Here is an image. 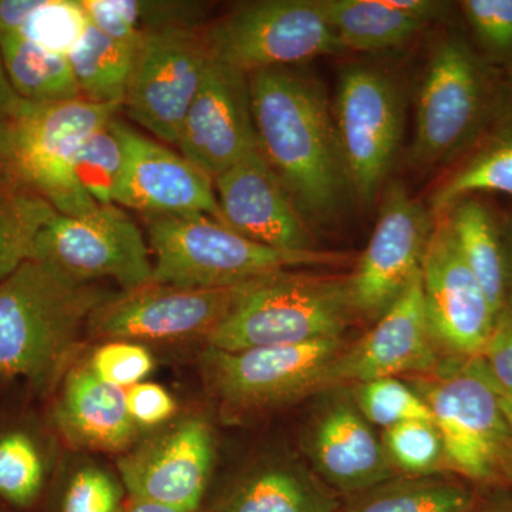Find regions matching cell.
<instances>
[{"mask_svg": "<svg viewBox=\"0 0 512 512\" xmlns=\"http://www.w3.org/2000/svg\"><path fill=\"white\" fill-rule=\"evenodd\" d=\"M248 77L266 163L309 227L338 221L352 198L322 84L299 67L259 70Z\"/></svg>", "mask_w": 512, "mask_h": 512, "instance_id": "6da1fadb", "label": "cell"}, {"mask_svg": "<svg viewBox=\"0 0 512 512\" xmlns=\"http://www.w3.org/2000/svg\"><path fill=\"white\" fill-rule=\"evenodd\" d=\"M114 295L37 259L0 281V389L49 392L80 330Z\"/></svg>", "mask_w": 512, "mask_h": 512, "instance_id": "7a4b0ae2", "label": "cell"}, {"mask_svg": "<svg viewBox=\"0 0 512 512\" xmlns=\"http://www.w3.org/2000/svg\"><path fill=\"white\" fill-rule=\"evenodd\" d=\"M153 282L185 289L228 288L299 266H335L339 252L284 251L245 238L208 215L144 218Z\"/></svg>", "mask_w": 512, "mask_h": 512, "instance_id": "3957f363", "label": "cell"}, {"mask_svg": "<svg viewBox=\"0 0 512 512\" xmlns=\"http://www.w3.org/2000/svg\"><path fill=\"white\" fill-rule=\"evenodd\" d=\"M120 110L83 99L29 103L18 116L0 121V177L59 214L79 217L97 210L100 205L77 183L74 157L83 141Z\"/></svg>", "mask_w": 512, "mask_h": 512, "instance_id": "277c9868", "label": "cell"}, {"mask_svg": "<svg viewBox=\"0 0 512 512\" xmlns=\"http://www.w3.org/2000/svg\"><path fill=\"white\" fill-rule=\"evenodd\" d=\"M356 316L349 275L282 271L252 282L205 343L239 352L340 339Z\"/></svg>", "mask_w": 512, "mask_h": 512, "instance_id": "5b68a950", "label": "cell"}, {"mask_svg": "<svg viewBox=\"0 0 512 512\" xmlns=\"http://www.w3.org/2000/svg\"><path fill=\"white\" fill-rule=\"evenodd\" d=\"M500 77L501 70L478 53L466 30L444 33L417 92L412 164L431 170L463 157L483 130Z\"/></svg>", "mask_w": 512, "mask_h": 512, "instance_id": "8992f818", "label": "cell"}, {"mask_svg": "<svg viewBox=\"0 0 512 512\" xmlns=\"http://www.w3.org/2000/svg\"><path fill=\"white\" fill-rule=\"evenodd\" d=\"M437 372L417 393L443 437L448 468L476 487H512V427L477 357Z\"/></svg>", "mask_w": 512, "mask_h": 512, "instance_id": "52a82bcc", "label": "cell"}, {"mask_svg": "<svg viewBox=\"0 0 512 512\" xmlns=\"http://www.w3.org/2000/svg\"><path fill=\"white\" fill-rule=\"evenodd\" d=\"M202 36L212 62L247 74L346 53L320 0L245 3L211 20Z\"/></svg>", "mask_w": 512, "mask_h": 512, "instance_id": "ba28073f", "label": "cell"}, {"mask_svg": "<svg viewBox=\"0 0 512 512\" xmlns=\"http://www.w3.org/2000/svg\"><path fill=\"white\" fill-rule=\"evenodd\" d=\"M332 111L350 198L370 208L382 195L402 144L403 87L383 67L352 64L340 74Z\"/></svg>", "mask_w": 512, "mask_h": 512, "instance_id": "9c48e42d", "label": "cell"}, {"mask_svg": "<svg viewBox=\"0 0 512 512\" xmlns=\"http://www.w3.org/2000/svg\"><path fill=\"white\" fill-rule=\"evenodd\" d=\"M345 348L342 338L225 352L207 348L204 372L234 416L261 413L320 392L323 373Z\"/></svg>", "mask_w": 512, "mask_h": 512, "instance_id": "30bf717a", "label": "cell"}, {"mask_svg": "<svg viewBox=\"0 0 512 512\" xmlns=\"http://www.w3.org/2000/svg\"><path fill=\"white\" fill-rule=\"evenodd\" d=\"M80 282L109 278L123 291L153 282V256L133 218L119 205L72 217L55 212L36 238L35 258Z\"/></svg>", "mask_w": 512, "mask_h": 512, "instance_id": "8fae6325", "label": "cell"}, {"mask_svg": "<svg viewBox=\"0 0 512 512\" xmlns=\"http://www.w3.org/2000/svg\"><path fill=\"white\" fill-rule=\"evenodd\" d=\"M252 282L212 289L175 288L150 282L116 293L93 313L87 328L94 338L106 342H207Z\"/></svg>", "mask_w": 512, "mask_h": 512, "instance_id": "7c38bea8", "label": "cell"}, {"mask_svg": "<svg viewBox=\"0 0 512 512\" xmlns=\"http://www.w3.org/2000/svg\"><path fill=\"white\" fill-rule=\"evenodd\" d=\"M211 62L202 29L141 37L134 50L123 109L154 137L177 144Z\"/></svg>", "mask_w": 512, "mask_h": 512, "instance_id": "4fadbf2b", "label": "cell"}, {"mask_svg": "<svg viewBox=\"0 0 512 512\" xmlns=\"http://www.w3.org/2000/svg\"><path fill=\"white\" fill-rule=\"evenodd\" d=\"M369 244L349 275L357 315L379 319L421 271L436 217L402 181L386 184Z\"/></svg>", "mask_w": 512, "mask_h": 512, "instance_id": "5bb4252c", "label": "cell"}, {"mask_svg": "<svg viewBox=\"0 0 512 512\" xmlns=\"http://www.w3.org/2000/svg\"><path fill=\"white\" fill-rule=\"evenodd\" d=\"M424 311L439 352L453 360H470L483 352L495 322L487 296L461 258L444 215L421 264Z\"/></svg>", "mask_w": 512, "mask_h": 512, "instance_id": "9a60e30c", "label": "cell"}, {"mask_svg": "<svg viewBox=\"0 0 512 512\" xmlns=\"http://www.w3.org/2000/svg\"><path fill=\"white\" fill-rule=\"evenodd\" d=\"M214 453L210 424L190 417L121 457V480L131 498L197 512L210 483Z\"/></svg>", "mask_w": 512, "mask_h": 512, "instance_id": "2e32d148", "label": "cell"}, {"mask_svg": "<svg viewBox=\"0 0 512 512\" xmlns=\"http://www.w3.org/2000/svg\"><path fill=\"white\" fill-rule=\"evenodd\" d=\"M440 352L424 311L421 271L362 339L343 348L323 373L320 392L406 373L439 370Z\"/></svg>", "mask_w": 512, "mask_h": 512, "instance_id": "e0dca14e", "label": "cell"}, {"mask_svg": "<svg viewBox=\"0 0 512 512\" xmlns=\"http://www.w3.org/2000/svg\"><path fill=\"white\" fill-rule=\"evenodd\" d=\"M175 146L212 180L259 150L248 74L211 62Z\"/></svg>", "mask_w": 512, "mask_h": 512, "instance_id": "ac0fdd59", "label": "cell"}, {"mask_svg": "<svg viewBox=\"0 0 512 512\" xmlns=\"http://www.w3.org/2000/svg\"><path fill=\"white\" fill-rule=\"evenodd\" d=\"M126 164L114 204L143 218L208 215L221 221L214 180L183 154L123 123Z\"/></svg>", "mask_w": 512, "mask_h": 512, "instance_id": "d6986e66", "label": "cell"}, {"mask_svg": "<svg viewBox=\"0 0 512 512\" xmlns=\"http://www.w3.org/2000/svg\"><path fill=\"white\" fill-rule=\"evenodd\" d=\"M221 221L245 238L284 251H316L308 222L296 210L261 150L214 180Z\"/></svg>", "mask_w": 512, "mask_h": 512, "instance_id": "ffe728a7", "label": "cell"}, {"mask_svg": "<svg viewBox=\"0 0 512 512\" xmlns=\"http://www.w3.org/2000/svg\"><path fill=\"white\" fill-rule=\"evenodd\" d=\"M309 456L323 483L352 498L396 477L382 440L348 402L332 404L309 434Z\"/></svg>", "mask_w": 512, "mask_h": 512, "instance_id": "44dd1931", "label": "cell"}, {"mask_svg": "<svg viewBox=\"0 0 512 512\" xmlns=\"http://www.w3.org/2000/svg\"><path fill=\"white\" fill-rule=\"evenodd\" d=\"M474 194L512 197V67L501 70L483 130L437 185L430 211L439 217L460 198Z\"/></svg>", "mask_w": 512, "mask_h": 512, "instance_id": "7402d4cb", "label": "cell"}, {"mask_svg": "<svg viewBox=\"0 0 512 512\" xmlns=\"http://www.w3.org/2000/svg\"><path fill=\"white\" fill-rule=\"evenodd\" d=\"M52 420L74 446L99 451L124 450L136 439L126 390L103 382L89 365L73 367L64 377Z\"/></svg>", "mask_w": 512, "mask_h": 512, "instance_id": "603a6c76", "label": "cell"}, {"mask_svg": "<svg viewBox=\"0 0 512 512\" xmlns=\"http://www.w3.org/2000/svg\"><path fill=\"white\" fill-rule=\"evenodd\" d=\"M488 197L467 195L441 215L446 217L461 258L476 276L497 318L508 302L507 251L504 211Z\"/></svg>", "mask_w": 512, "mask_h": 512, "instance_id": "cb8c5ba5", "label": "cell"}, {"mask_svg": "<svg viewBox=\"0 0 512 512\" xmlns=\"http://www.w3.org/2000/svg\"><path fill=\"white\" fill-rule=\"evenodd\" d=\"M340 495L303 467L275 464L242 478L212 512H340Z\"/></svg>", "mask_w": 512, "mask_h": 512, "instance_id": "d4e9b609", "label": "cell"}, {"mask_svg": "<svg viewBox=\"0 0 512 512\" xmlns=\"http://www.w3.org/2000/svg\"><path fill=\"white\" fill-rule=\"evenodd\" d=\"M90 22L101 32L136 46L141 37L171 30H200L211 6L191 0H82Z\"/></svg>", "mask_w": 512, "mask_h": 512, "instance_id": "484cf974", "label": "cell"}, {"mask_svg": "<svg viewBox=\"0 0 512 512\" xmlns=\"http://www.w3.org/2000/svg\"><path fill=\"white\" fill-rule=\"evenodd\" d=\"M346 52L376 53L412 42L427 23L394 8L389 0H320Z\"/></svg>", "mask_w": 512, "mask_h": 512, "instance_id": "4316f807", "label": "cell"}, {"mask_svg": "<svg viewBox=\"0 0 512 512\" xmlns=\"http://www.w3.org/2000/svg\"><path fill=\"white\" fill-rule=\"evenodd\" d=\"M480 495L476 485L439 474L394 477L349 498L340 512H471Z\"/></svg>", "mask_w": 512, "mask_h": 512, "instance_id": "83f0119b", "label": "cell"}, {"mask_svg": "<svg viewBox=\"0 0 512 512\" xmlns=\"http://www.w3.org/2000/svg\"><path fill=\"white\" fill-rule=\"evenodd\" d=\"M0 52L20 99L32 104L82 99L67 56L50 52L18 32L0 33Z\"/></svg>", "mask_w": 512, "mask_h": 512, "instance_id": "f1b7e54d", "label": "cell"}, {"mask_svg": "<svg viewBox=\"0 0 512 512\" xmlns=\"http://www.w3.org/2000/svg\"><path fill=\"white\" fill-rule=\"evenodd\" d=\"M134 50L136 46L113 39L90 22L67 56L82 99L123 109Z\"/></svg>", "mask_w": 512, "mask_h": 512, "instance_id": "f546056e", "label": "cell"}, {"mask_svg": "<svg viewBox=\"0 0 512 512\" xmlns=\"http://www.w3.org/2000/svg\"><path fill=\"white\" fill-rule=\"evenodd\" d=\"M47 478L45 447L26 424L0 429V500L28 510L39 501Z\"/></svg>", "mask_w": 512, "mask_h": 512, "instance_id": "4dcf8cb0", "label": "cell"}, {"mask_svg": "<svg viewBox=\"0 0 512 512\" xmlns=\"http://www.w3.org/2000/svg\"><path fill=\"white\" fill-rule=\"evenodd\" d=\"M55 212L42 198L0 177V281L35 258L37 235Z\"/></svg>", "mask_w": 512, "mask_h": 512, "instance_id": "1f68e13d", "label": "cell"}, {"mask_svg": "<svg viewBox=\"0 0 512 512\" xmlns=\"http://www.w3.org/2000/svg\"><path fill=\"white\" fill-rule=\"evenodd\" d=\"M126 164L123 121L114 117L83 141L74 157L77 183L97 205L114 204Z\"/></svg>", "mask_w": 512, "mask_h": 512, "instance_id": "d6a6232c", "label": "cell"}, {"mask_svg": "<svg viewBox=\"0 0 512 512\" xmlns=\"http://www.w3.org/2000/svg\"><path fill=\"white\" fill-rule=\"evenodd\" d=\"M382 443L394 470L406 476H434L448 468L443 437L434 421L397 424L384 430Z\"/></svg>", "mask_w": 512, "mask_h": 512, "instance_id": "836d02e7", "label": "cell"}, {"mask_svg": "<svg viewBox=\"0 0 512 512\" xmlns=\"http://www.w3.org/2000/svg\"><path fill=\"white\" fill-rule=\"evenodd\" d=\"M457 10L478 53L495 69H511L512 0H461Z\"/></svg>", "mask_w": 512, "mask_h": 512, "instance_id": "e575fe53", "label": "cell"}, {"mask_svg": "<svg viewBox=\"0 0 512 512\" xmlns=\"http://www.w3.org/2000/svg\"><path fill=\"white\" fill-rule=\"evenodd\" d=\"M353 400L356 409L369 423L383 427L384 430L406 421H434L423 397L397 377H383L356 384Z\"/></svg>", "mask_w": 512, "mask_h": 512, "instance_id": "d590c367", "label": "cell"}, {"mask_svg": "<svg viewBox=\"0 0 512 512\" xmlns=\"http://www.w3.org/2000/svg\"><path fill=\"white\" fill-rule=\"evenodd\" d=\"M89 25L82 0H39L18 33L50 52L69 56Z\"/></svg>", "mask_w": 512, "mask_h": 512, "instance_id": "8d00e7d4", "label": "cell"}, {"mask_svg": "<svg viewBox=\"0 0 512 512\" xmlns=\"http://www.w3.org/2000/svg\"><path fill=\"white\" fill-rule=\"evenodd\" d=\"M89 366L103 382L128 390L150 375L154 357L141 343L111 340L93 353Z\"/></svg>", "mask_w": 512, "mask_h": 512, "instance_id": "74e56055", "label": "cell"}, {"mask_svg": "<svg viewBox=\"0 0 512 512\" xmlns=\"http://www.w3.org/2000/svg\"><path fill=\"white\" fill-rule=\"evenodd\" d=\"M123 488L103 468L86 466L74 471L60 501V512H121Z\"/></svg>", "mask_w": 512, "mask_h": 512, "instance_id": "f35d334b", "label": "cell"}, {"mask_svg": "<svg viewBox=\"0 0 512 512\" xmlns=\"http://www.w3.org/2000/svg\"><path fill=\"white\" fill-rule=\"evenodd\" d=\"M485 376L498 393L512 390V302L495 318L493 332L481 355L477 357Z\"/></svg>", "mask_w": 512, "mask_h": 512, "instance_id": "ab89813d", "label": "cell"}, {"mask_svg": "<svg viewBox=\"0 0 512 512\" xmlns=\"http://www.w3.org/2000/svg\"><path fill=\"white\" fill-rule=\"evenodd\" d=\"M131 420L137 427H157L173 419L177 403L163 386L141 382L126 390Z\"/></svg>", "mask_w": 512, "mask_h": 512, "instance_id": "60d3db41", "label": "cell"}, {"mask_svg": "<svg viewBox=\"0 0 512 512\" xmlns=\"http://www.w3.org/2000/svg\"><path fill=\"white\" fill-rule=\"evenodd\" d=\"M39 0H0V33L19 32Z\"/></svg>", "mask_w": 512, "mask_h": 512, "instance_id": "b9f144b4", "label": "cell"}, {"mask_svg": "<svg viewBox=\"0 0 512 512\" xmlns=\"http://www.w3.org/2000/svg\"><path fill=\"white\" fill-rule=\"evenodd\" d=\"M28 101L20 99L15 92L6 73L3 63L2 52H0V121L12 119L18 116L28 107Z\"/></svg>", "mask_w": 512, "mask_h": 512, "instance_id": "7bdbcfd3", "label": "cell"}, {"mask_svg": "<svg viewBox=\"0 0 512 512\" xmlns=\"http://www.w3.org/2000/svg\"><path fill=\"white\" fill-rule=\"evenodd\" d=\"M471 512H512V487L485 488Z\"/></svg>", "mask_w": 512, "mask_h": 512, "instance_id": "ee69618b", "label": "cell"}, {"mask_svg": "<svg viewBox=\"0 0 512 512\" xmlns=\"http://www.w3.org/2000/svg\"><path fill=\"white\" fill-rule=\"evenodd\" d=\"M504 239L507 251L508 302H512V210L504 211Z\"/></svg>", "mask_w": 512, "mask_h": 512, "instance_id": "f6af8a7d", "label": "cell"}, {"mask_svg": "<svg viewBox=\"0 0 512 512\" xmlns=\"http://www.w3.org/2000/svg\"><path fill=\"white\" fill-rule=\"evenodd\" d=\"M121 512H181L174 508L164 507V505L148 503V501L137 500V498H128L123 505Z\"/></svg>", "mask_w": 512, "mask_h": 512, "instance_id": "bcb514c9", "label": "cell"}, {"mask_svg": "<svg viewBox=\"0 0 512 512\" xmlns=\"http://www.w3.org/2000/svg\"><path fill=\"white\" fill-rule=\"evenodd\" d=\"M501 409L504 416L507 417L508 423L512 427V390L504 394H500Z\"/></svg>", "mask_w": 512, "mask_h": 512, "instance_id": "7dc6e473", "label": "cell"}, {"mask_svg": "<svg viewBox=\"0 0 512 512\" xmlns=\"http://www.w3.org/2000/svg\"><path fill=\"white\" fill-rule=\"evenodd\" d=\"M212 512V511H211Z\"/></svg>", "mask_w": 512, "mask_h": 512, "instance_id": "c3c4849f", "label": "cell"}]
</instances>
